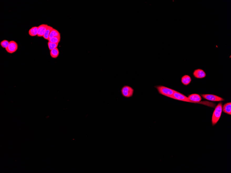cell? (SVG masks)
Listing matches in <instances>:
<instances>
[{
  "instance_id": "obj_7",
  "label": "cell",
  "mask_w": 231,
  "mask_h": 173,
  "mask_svg": "<svg viewBox=\"0 0 231 173\" xmlns=\"http://www.w3.org/2000/svg\"><path fill=\"white\" fill-rule=\"evenodd\" d=\"M193 76L197 78H204L206 76L205 72L201 69H197L195 70L193 72Z\"/></svg>"
},
{
  "instance_id": "obj_2",
  "label": "cell",
  "mask_w": 231,
  "mask_h": 173,
  "mask_svg": "<svg viewBox=\"0 0 231 173\" xmlns=\"http://www.w3.org/2000/svg\"><path fill=\"white\" fill-rule=\"evenodd\" d=\"M159 93L170 98H172L175 90L162 85L155 86Z\"/></svg>"
},
{
  "instance_id": "obj_5",
  "label": "cell",
  "mask_w": 231,
  "mask_h": 173,
  "mask_svg": "<svg viewBox=\"0 0 231 173\" xmlns=\"http://www.w3.org/2000/svg\"><path fill=\"white\" fill-rule=\"evenodd\" d=\"M18 48V45L17 43L13 40L9 41L8 46L6 48V51L9 54H13L16 52Z\"/></svg>"
},
{
  "instance_id": "obj_14",
  "label": "cell",
  "mask_w": 231,
  "mask_h": 173,
  "mask_svg": "<svg viewBox=\"0 0 231 173\" xmlns=\"http://www.w3.org/2000/svg\"><path fill=\"white\" fill-rule=\"evenodd\" d=\"M48 41L52 43L59 44L61 41V37H53L49 39Z\"/></svg>"
},
{
  "instance_id": "obj_6",
  "label": "cell",
  "mask_w": 231,
  "mask_h": 173,
  "mask_svg": "<svg viewBox=\"0 0 231 173\" xmlns=\"http://www.w3.org/2000/svg\"><path fill=\"white\" fill-rule=\"evenodd\" d=\"M49 26L47 24H42L38 26L37 36L39 37H43Z\"/></svg>"
},
{
  "instance_id": "obj_15",
  "label": "cell",
  "mask_w": 231,
  "mask_h": 173,
  "mask_svg": "<svg viewBox=\"0 0 231 173\" xmlns=\"http://www.w3.org/2000/svg\"><path fill=\"white\" fill-rule=\"evenodd\" d=\"M58 45L59 44L52 43L49 41L48 43V46L49 50L51 51L54 49L58 48Z\"/></svg>"
},
{
  "instance_id": "obj_9",
  "label": "cell",
  "mask_w": 231,
  "mask_h": 173,
  "mask_svg": "<svg viewBox=\"0 0 231 173\" xmlns=\"http://www.w3.org/2000/svg\"><path fill=\"white\" fill-rule=\"evenodd\" d=\"M182 83L185 85H188L191 82V78L189 75H184L181 78Z\"/></svg>"
},
{
  "instance_id": "obj_10",
  "label": "cell",
  "mask_w": 231,
  "mask_h": 173,
  "mask_svg": "<svg viewBox=\"0 0 231 173\" xmlns=\"http://www.w3.org/2000/svg\"><path fill=\"white\" fill-rule=\"evenodd\" d=\"M50 54L51 57L53 59H57L59 55V51L58 49L57 48L51 50L50 51Z\"/></svg>"
},
{
  "instance_id": "obj_13",
  "label": "cell",
  "mask_w": 231,
  "mask_h": 173,
  "mask_svg": "<svg viewBox=\"0 0 231 173\" xmlns=\"http://www.w3.org/2000/svg\"><path fill=\"white\" fill-rule=\"evenodd\" d=\"M53 28L51 26H49L48 27V29H47L46 31L45 32L44 35L43 36L44 39H46V40H49V36L50 35V33Z\"/></svg>"
},
{
  "instance_id": "obj_4",
  "label": "cell",
  "mask_w": 231,
  "mask_h": 173,
  "mask_svg": "<svg viewBox=\"0 0 231 173\" xmlns=\"http://www.w3.org/2000/svg\"><path fill=\"white\" fill-rule=\"evenodd\" d=\"M201 96L205 99L210 101L218 102L224 101V99L222 97L214 95L205 94V95H201Z\"/></svg>"
},
{
  "instance_id": "obj_16",
  "label": "cell",
  "mask_w": 231,
  "mask_h": 173,
  "mask_svg": "<svg viewBox=\"0 0 231 173\" xmlns=\"http://www.w3.org/2000/svg\"><path fill=\"white\" fill-rule=\"evenodd\" d=\"M9 41L7 40H4L2 41L1 42L0 44L1 47L4 49H6V48L8 46L9 44Z\"/></svg>"
},
{
  "instance_id": "obj_11",
  "label": "cell",
  "mask_w": 231,
  "mask_h": 173,
  "mask_svg": "<svg viewBox=\"0 0 231 173\" xmlns=\"http://www.w3.org/2000/svg\"><path fill=\"white\" fill-rule=\"evenodd\" d=\"M38 27L35 26L30 28L28 31L29 35L31 36H35L38 35Z\"/></svg>"
},
{
  "instance_id": "obj_1",
  "label": "cell",
  "mask_w": 231,
  "mask_h": 173,
  "mask_svg": "<svg viewBox=\"0 0 231 173\" xmlns=\"http://www.w3.org/2000/svg\"><path fill=\"white\" fill-rule=\"evenodd\" d=\"M223 103L220 102L215 107L212 114V125L214 126L218 122L222 116L223 111Z\"/></svg>"
},
{
  "instance_id": "obj_3",
  "label": "cell",
  "mask_w": 231,
  "mask_h": 173,
  "mask_svg": "<svg viewBox=\"0 0 231 173\" xmlns=\"http://www.w3.org/2000/svg\"><path fill=\"white\" fill-rule=\"evenodd\" d=\"M121 94L124 97L126 98H130L133 96L134 90L131 86L125 85L121 88Z\"/></svg>"
},
{
  "instance_id": "obj_8",
  "label": "cell",
  "mask_w": 231,
  "mask_h": 173,
  "mask_svg": "<svg viewBox=\"0 0 231 173\" xmlns=\"http://www.w3.org/2000/svg\"><path fill=\"white\" fill-rule=\"evenodd\" d=\"M223 111L228 115H231V103H226L223 106Z\"/></svg>"
},
{
  "instance_id": "obj_12",
  "label": "cell",
  "mask_w": 231,
  "mask_h": 173,
  "mask_svg": "<svg viewBox=\"0 0 231 173\" xmlns=\"http://www.w3.org/2000/svg\"><path fill=\"white\" fill-rule=\"evenodd\" d=\"M55 37H61V34L58 30L53 28L49 36V40L51 38Z\"/></svg>"
}]
</instances>
